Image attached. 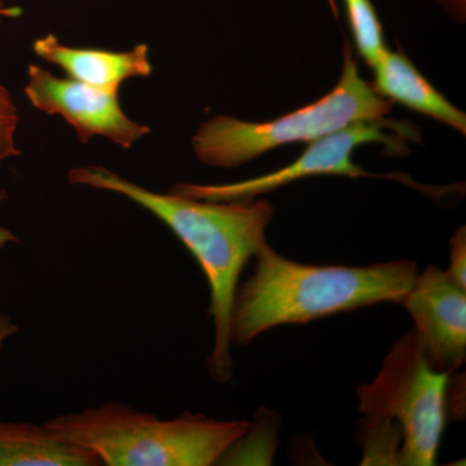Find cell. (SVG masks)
<instances>
[{
	"label": "cell",
	"mask_w": 466,
	"mask_h": 466,
	"mask_svg": "<svg viewBox=\"0 0 466 466\" xmlns=\"http://www.w3.org/2000/svg\"><path fill=\"white\" fill-rule=\"evenodd\" d=\"M348 16L350 30L357 46L358 54L373 67L388 50L383 38L381 21L372 0H342Z\"/></svg>",
	"instance_id": "7c38bea8"
},
{
	"label": "cell",
	"mask_w": 466,
	"mask_h": 466,
	"mask_svg": "<svg viewBox=\"0 0 466 466\" xmlns=\"http://www.w3.org/2000/svg\"><path fill=\"white\" fill-rule=\"evenodd\" d=\"M373 69L372 87L383 99L431 116L459 133H466L465 113L435 90L403 52L386 50Z\"/></svg>",
	"instance_id": "30bf717a"
},
{
	"label": "cell",
	"mask_w": 466,
	"mask_h": 466,
	"mask_svg": "<svg viewBox=\"0 0 466 466\" xmlns=\"http://www.w3.org/2000/svg\"><path fill=\"white\" fill-rule=\"evenodd\" d=\"M438 5L450 12L452 16L458 18L465 17L466 0H435Z\"/></svg>",
	"instance_id": "2e32d148"
},
{
	"label": "cell",
	"mask_w": 466,
	"mask_h": 466,
	"mask_svg": "<svg viewBox=\"0 0 466 466\" xmlns=\"http://www.w3.org/2000/svg\"><path fill=\"white\" fill-rule=\"evenodd\" d=\"M391 104L361 78L351 46L346 45L341 78L329 94L263 124L214 116L193 137V150L208 167H238L284 144L314 142L357 122L385 118Z\"/></svg>",
	"instance_id": "5b68a950"
},
{
	"label": "cell",
	"mask_w": 466,
	"mask_h": 466,
	"mask_svg": "<svg viewBox=\"0 0 466 466\" xmlns=\"http://www.w3.org/2000/svg\"><path fill=\"white\" fill-rule=\"evenodd\" d=\"M5 191L0 189V204L5 201ZM20 242L16 235L11 231V229L5 228V227L0 226V250L5 249L9 244H17Z\"/></svg>",
	"instance_id": "e0dca14e"
},
{
	"label": "cell",
	"mask_w": 466,
	"mask_h": 466,
	"mask_svg": "<svg viewBox=\"0 0 466 466\" xmlns=\"http://www.w3.org/2000/svg\"><path fill=\"white\" fill-rule=\"evenodd\" d=\"M15 106L11 94L2 85H0V106Z\"/></svg>",
	"instance_id": "d6986e66"
},
{
	"label": "cell",
	"mask_w": 466,
	"mask_h": 466,
	"mask_svg": "<svg viewBox=\"0 0 466 466\" xmlns=\"http://www.w3.org/2000/svg\"><path fill=\"white\" fill-rule=\"evenodd\" d=\"M17 125L16 106H0V167L3 162L21 155L15 139Z\"/></svg>",
	"instance_id": "4fadbf2b"
},
{
	"label": "cell",
	"mask_w": 466,
	"mask_h": 466,
	"mask_svg": "<svg viewBox=\"0 0 466 466\" xmlns=\"http://www.w3.org/2000/svg\"><path fill=\"white\" fill-rule=\"evenodd\" d=\"M233 299L229 341L245 346L259 334L309 323L382 302L401 303L417 266L410 260L366 267L314 266L294 262L266 244Z\"/></svg>",
	"instance_id": "7a4b0ae2"
},
{
	"label": "cell",
	"mask_w": 466,
	"mask_h": 466,
	"mask_svg": "<svg viewBox=\"0 0 466 466\" xmlns=\"http://www.w3.org/2000/svg\"><path fill=\"white\" fill-rule=\"evenodd\" d=\"M17 332V324L8 315L0 314V349Z\"/></svg>",
	"instance_id": "9a60e30c"
},
{
	"label": "cell",
	"mask_w": 466,
	"mask_h": 466,
	"mask_svg": "<svg viewBox=\"0 0 466 466\" xmlns=\"http://www.w3.org/2000/svg\"><path fill=\"white\" fill-rule=\"evenodd\" d=\"M433 265L416 275L401 300L431 366L455 372L466 358V291Z\"/></svg>",
	"instance_id": "ba28073f"
},
{
	"label": "cell",
	"mask_w": 466,
	"mask_h": 466,
	"mask_svg": "<svg viewBox=\"0 0 466 466\" xmlns=\"http://www.w3.org/2000/svg\"><path fill=\"white\" fill-rule=\"evenodd\" d=\"M20 8L8 7L3 3V0H0V27H2L3 21L20 16Z\"/></svg>",
	"instance_id": "ac0fdd59"
},
{
	"label": "cell",
	"mask_w": 466,
	"mask_h": 466,
	"mask_svg": "<svg viewBox=\"0 0 466 466\" xmlns=\"http://www.w3.org/2000/svg\"><path fill=\"white\" fill-rule=\"evenodd\" d=\"M450 376L431 366L415 329L392 346L379 376L358 389L366 422L361 465L435 464L449 412Z\"/></svg>",
	"instance_id": "3957f363"
},
{
	"label": "cell",
	"mask_w": 466,
	"mask_h": 466,
	"mask_svg": "<svg viewBox=\"0 0 466 466\" xmlns=\"http://www.w3.org/2000/svg\"><path fill=\"white\" fill-rule=\"evenodd\" d=\"M45 426L108 466L216 465L250 431L241 420L198 413L161 420L121 403L66 413Z\"/></svg>",
	"instance_id": "277c9868"
},
{
	"label": "cell",
	"mask_w": 466,
	"mask_h": 466,
	"mask_svg": "<svg viewBox=\"0 0 466 466\" xmlns=\"http://www.w3.org/2000/svg\"><path fill=\"white\" fill-rule=\"evenodd\" d=\"M33 51L47 63L61 67L70 78L110 92H118L127 79L147 78L153 72L149 46L146 43L130 51L116 52L69 47L54 34H48L33 43Z\"/></svg>",
	"instance_id": "9c48e42d"
},
{
	"label": "cell",
	"mask_w": 466,
	"mask_h": 466,
	"mask_svg": "<svg viewBox=\"0 0 466 466\" xmlns=\"http://www.w3.org/2000/svg\"><path fill=\"white\" fill-rule=\"evenodd\" d=\"M447 275L466 289V232L465 227L456 231L450 241V266L444 269Z\"/></svg>",
	"instance_id": "5bb4252c"
},
{
	"label": "cell",
	"mask_w": 466,
	"mask_h": 466,
	"mask_svg": "<svg viewBox=\"0 0 466 466\" xmlns=\"http://www.w3.org/2000/svg\"><path fill=\"white\" fill-rule=\"evenodd\" d=\"M96 456L45 425L0 421V466H100Z\"/></svg>",
	"instance_id": "8fae6325"
},
{
	"label": "cell",
	"mask_w": 466,
	"mask_h": 466,
	"mask_svg": "<svg viewBox=\"0 0 466 466\" xmlns=\"http://www.w3.org/2000/svg\"><path fill=\"white\" fill-rule=\"evenodd\" d=\"M25 94L34 108L63 116L82 143L103 137L130 149L150 133L148 126L126 115L118 92L100 90L70 76L61 78L34 64L27 69Z\"/></svg>",
	"instance_id": "52a82bcc"
},
{
	"label": "cell",
	"mask_w": 466,
	"mask_h": 466,
	"mask_svg": "<svg viewBox=\"0 0 466 466\" xmlns=\"http://www.w3.org/2000/svg\"><path fill=\"white\" fill-rule=\"evenodd\" d=\"M67 182L116 193L139 205L173 231L195 257L210 288L213 351L208 358L218 382L232 379L229 321L242 269L267 244L274 207L266 200L204 201L177 193H157L101 167H75Z\"/></svg>",
	"instance_id": "6da1fadb"
},
{
	"label": "cell",
	"mask_w": 466,
	"mask_h": 466,
	"mask_svg": "<svg viewBox=\"0 0 466 466\" xmlns=\"http://www.w3.org/2000/svg\"><path fill=\"white\" fill-rule=\"evenodd\" d=\"M400 124H391L385 119L361 121L334 131L320 139L309 142V148L296 161L274 173L244 180V182L226 184H192L180 183L173 187L170 192L184 198L204 201H238L251 200L265 193L276 191L280 187L297 182L303 177L317 175H345L350 177H368L352 161V152L357 147L366 143H383L397 150L404 148L403 139H415L419 134H412L413 128L388 133L386 130L398 127Z\"/></svg>",
	"instance_id": "8992f818"
}]
</instances>
